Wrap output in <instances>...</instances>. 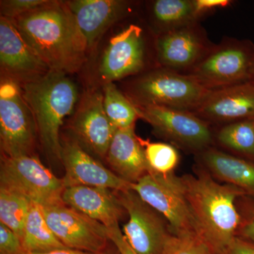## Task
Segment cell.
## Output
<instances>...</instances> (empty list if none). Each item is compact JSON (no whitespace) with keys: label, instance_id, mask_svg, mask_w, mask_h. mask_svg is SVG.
Wrapping results in <instances>:
<instances>
[{"label":"cell","instance_id":"6da1fadb","mask_svg":"<svg viewBox=\"0 0 254 254\" xmlns=\"http://www.w3.org/2000/svg\"><path fill=\"white\" fill-rule=\"evenodd\" d=\"M11 20L24 41L52 71L76 72L86 61V41L65 1H50Z\"/></svg>","mask_w":254,"mask_h":254},{"label":"cell","instance_id":"7a4b0ae2","mask_svg":"<svg viewBox=\"0 0 254 254\" xmlns=\"http://www.w3.org/2000/svg\"><path fill=\"white\" fill-rule=\"evenodd\" d=\"M182 179L200 236L215 254H221L237 237V200L247 194L238 187L219 183L204 170Z\"/></svg>","mask_w":254,"mask_h":254},{"label":"cell","instance_id":"3957f363","mask_svg":"<svg viewBox=\"0 0 254 254\" xmlns=\"http://www.w3.org/2000/svg\"><path fill=\"white\" fill-rule=\"evenodd\" d=\"M21 86L36 120L42 146L48 156L61 161L60 130L64 120L74 109L77 87L66 73L52 70Z\"/></svg>","mask_w":254,"mask_h":254},{"label":"cell","instance_id":"277c9868","mask_svg":"<svg viewBox=\"0 0 254 254\" xmlns=\"http://www.w3.org/2000/svg\"><path fill=\"white\" fill-rule=\"evenodd\" d=\"M210 91L190 75L157 66L131 80L126 95L136 106L158 105L193 112Z\"/></svg>","mask_w":254,"mask_h":254},{"label":"cell","instance_id":"5b68a950","mask_svg":"<svg viewBox=\"0 0 254 254\" xmlns=\"http://www.w3.org/2000/svg\"><path fill=\"white\" fill-rule=\"evenodd\" d=\"M131 190L166 219L174 235L200 237L182 177L150 171Z\"/></svg>","mask_w":254,"mask_h":254},{"label":"cell","instance_id":"8992f818","mask_svg":"<svg viewBox=\"0 0 254 254\" xmlns=\"http://www.w3.org/2000/svg\"><path fill=\"white\" fill-rule=\"evenodd\" d=\"M254 60L253 42L225 37L187 75L207 89H219L250 81Z\"/></svg>","mask_w":254,"mask_h":254},{"label":"cell","instance_id":"52a82bcc","mask_svg":"<svg viewBox=\"0 0 254 254\" xmlns=\"http://www.w3.org/2000/svg\"><path fill=\"white\" fill-rule=\"evenodd\" d=\"M38 130L22 88L11 78L0 83V142L3 155L19 157L33 155Z\"/></svg>","mask_w":254,"mask_h":254},{"label":"cell","instance_id":"ba28073f","mask_svg":"<svg viewBox=\"0 0 254 254\" xmlns=\"http://www.w3.org/2000/svg\"><path fill=\"white\" fill-rule=\"evenodd\" d=\"M0 188L12 190L41 206L63 204L65 187L34 155H2L0 167Z\"/></svg>","mask_w":254,"mask_h":254},{"label":"cell","instance_id":"9c48e42d","mask_svg":"<svg viewBox=\"0 0 254 254\" xmlns=\"http://www.w3.org/2000/svg\"><path fill=\"white\" fill-rule=\"evenodd\" d=\"M135 106L139 119L175 146L197 154L212 147L214 136L210 124L193 112L158 105Z\"/></svg>","mask_w":254,"mask_h":254},{"label":"cell","instance_id":"30bf717a","mask_svg":"<svg viewBox=\"0 0 254 254\" xmlns=\"http://www.w3.org/2000/svg\"><path fill=\"white\" fill-rule=\"evenodd\" d=\"M115 192L128 217L122 230L127 243L138 254H163L173 235L166 219L133 190Z\"/></svg>","mask_w":254,"mask_h":254},{"label":"cell","instance_id":"8fae6325","mask_svg":"<svg viewBox=\"0 0 254 254\" xmlns=\"http://www.w3.org/2000/svg\"><path fill=\"white\" fill-rule=\"evenodd\" d=\"M42 208L52 231L67 248L98 254L108 247L109 234L103 224L65 203Z\"/></svg>","mask_w":254,"mask_h":254},{"label":"cell","instance_id":"7c38bea8","mask_svg":"<svg viewBox=\"0 0 254 254\" xmlns=\"http://www.w3.org/2000/svg\"><path fill=\"white\" fill-rule=\"evenodd\" d=\"M214 45L200 23L156 35L155 50L158 66L188 74Z\"/></svg>","mask_w":254,"mask_h":254},{"label":"cell","instance_id":"4fadbf2b","mask_svg":"<svg viewBox=\"0 0 254 254\" xmlns=\"http://www.w3.org/2000/svg\"><path fill=\"white\" fill-rule=\"evenodd\" d=\"M71 128L82 147L105 158L118 128L105 113L103 92L93 89L84 93L71 120Z\"/></svg>","mask_w":254,"mask_h":254},{"label":"cell","instance_id":"5bb4252c","mask_svg":"<svg viewBox=\"0 0 254 254\" xmlns=\"http://www.w3.org/2000/svg\"><path fill=\"white\" fill-rule=\"evenodd\" d=\"M145 42L143 29L131 24L110 41L99 73L105 83L144 72Z\"/></svg>","mask_w":254,"mask_h":254},{"label":"cell","instance_id":"9a60e30c","mask_svg":"<svg viewBox=\"0 0 254 254\" xmlns=\"http://www.w3.org/2000/svg\"><path fill=\"white\" fill-rule=\"evenodd\" d=\"M0 64L1 77L20 86L44 76L51 70L24 41L12 20L0 17Z\"/></svg>","mask_w":254,"mask_h":254},{"label":"cell","instance_id":"2e32d148","mask_svg":"<svg viewBox=\"0 0 254 254\" xmlns=\"http://www.w3.org/2000/svg\"><path fill=\"white\" fill-rule=\"evenodd\" d=\"M62 160L65 169L64 186H86L109 189L115 191L131 190L132 184L95 160L76 140L62 143Z\"/></svg>","mask_w":254,"mask_h":254},{"label":"cell","instance_id":"e0dca14e","mask_svg":"<svg viewBox=\"0 0 254 254\" xmlns=\"http://www.w3.org/2000/svg\"><path fill=\"white\" fill-rule=\"evenodd\" d=\"M193 113L209 124L226 125L254 118V83L210 90Z\"/></svg>","mask_w":254,"mask_h":254},{"label":"cell","instance_id":"ac0fdd59","mask_svg":"<svg viewBox=\"0 0 254 254\" xmlns=\"http://www.w3.org/2000/svg\"><path fill=\"white\" fill-rule=\"evenodd\" d=\"M86 41L87 51H93L108 28L130 14L131 2L123 0L66 1Z\"/></svg>","mask_w":254,"mask_h":254},{"label":"cell","instance_id":"d6986e66","mask_svg":"<svg viewBox=\"0 0 254 254\" xmlns=\"http://www.w3.org/2000/svg\"><path fill=\"white\" fill-rule=\"evenodd\" d=\"M64 203L84 214L107 228L119 225L126 213L115 190L100 187H66L63 194Z\"/></svg>","mask_w":254,"mask_h":254},{"label":"cell","instance_id":"ffe728a7","mask_svg":"<svg viewBox=\"0 0 254 254\" xmlns=\"http://www.w3.org/2000/svg\"><path fill=\"white\" fill-rule=\"evenodd\" d=\"M105 159L112 171L130 184L136 183L151 171L134 127L117 129Z\"/></svg>","mask_w":254,"mask_h":254},{"label":"cell","instance_id":"44dd1931","mask_svg":"<svg viewBox=\"0 0 254 254\" xmlns=\"http://www.w3.org/2000/svg\"><path fill=\"white\" fill-rule=\"evenodd\" d=\"M197 155L214 178L238 187L247 195L254 197V161L229 154L213 147Z\"/></svg>","mask_w":254,"mask_h":254},{"label":"cell","instance_id":"7402d4cb","mask_svg":"<svg viewBox=\"0 0 254 254\" xmlns=\"http://www.w3.org/2000/svg\"><path fill=\"white\" fill-rule=\"evenodd\" d=\"M150 16L156 35L200 23L202 19L195 0H155L151 2Z\"/></svg>","mask_w":254,"mask_h":254},{"label":"cell","instance_id":"603a6c76","mask_svg":"<svg viewBox=\"0 0 254 254\" xmlns=\"http://www.w3.org/2000/svg\"><path fill=\"white\" fill-rule=\"evenodd\" d=\"M21 240L27 253L67 248L52 231L41 205L33 202L30 206Z\"/></svg>","mask_w":254,"mask_h":254},{"label":"cell","instance_id":"cb8c5ba5","mask_svg":"<svg viewBox=\"0 0 254 254\" xmlns=\"http://www.w3.org/2000/svg\"><path fill=\"white\" fill-rule=\"evenodd\" d=\"M215 139L223 148L254 161V118L223 125Z\"/></svg>","mask_w":254,"mask_h":254},{"label":"cell","instance_id":"d4e9b609","mask_svg":"<svg viewBox=\"0 0 254 254\" xmlns=\"http://www.w3.org/2000/svg\"><path fill=\"white\" fill-rule=\"evenodd\" d=\"M105 113L117 128L134 127L139 119L136 106L113 82L105 83L103 88Z\"/></svg>","mask_w":254,"mask_h":254},{"label":"cell","instance_id":"484cf974","mask_svg":"<svg viewBox=\"0 0 254 254\" xmlns=\"http://www.w3.org/2000/svg\"><path fill=\"white\" fill-rule=\"evenodd\" d=\"M31 203V200L22 195L0 188V223L12 230L20 239Z\"/></svg>","mask_w":254,"mask_h":254},{"label":"cell","instance_id":"4316f807","mask_svg":"<svg viewBox=\"0 0 254 254\" xmlns=\"http://www.w3.org/2000/svg\"><path fill=\"white\" fill-rule=\"evenodd\" d=\"M141 143L151 171L163 175L174 173L180 159L176 146L162 142L145 141L142 138Z\"/></svg>","mask_w":254,"mask_h":254},{"label":"cell","instance_id":"83f0119b","mask_svg":"<svg viewBox=\"0 0 254 254\" xmlns=\"http://www.w3.org/2000/svg\"><path fill=\"white\" fill-rule=\"evenodd\" d=\"M163 254H215L211 247L198 236L173 235Z\"/></svg>","mask_w":254,"mask_h":254},{"label":"cell","instance_id":"f1b7e54d","mask_svg":"<svg viewBox=\"0 0 254 254\" xmlns=\"http://www.w3.org/2000/svg\"><path fill=\"white\" fill-rule=\"evenodd\" d=\"M237 206L240 218L237 237L254 242V197H240Z\"/></svg>","mask_w":254,"mask_h":254},{"label":"cell","instance_id":"f546056e","mask_svg":"<svg viewBox=\"0 0 254 254\" xmlns=\"http://www.w3.org/2000/svg\"><path fill=\"white\" fill-rule=\"evenodd\" d=\"M49 1V0H4L0 3L1 16L14 19L48 4Z\"/></svg>","mask_w":254,"mask_h":254},{"label":"cell","instance_id":"4dcf8cb0","mask_svg":"<svg viewBox=\"0 0 254 254\" xmlns=\"http://www.w3.org/2000/svg\"><path fill=\"white\" fill-rule=\"evenodd\" d=\"M0 254H27L21 239L1 223H0Z\"/></svg>","mask_w":254,"mask_h":254},{"label":"cell","instance_id":"1f68e13d","mask_svg":"<svg viewBox=\"0 0 254 254\" xmlns=\"http://www.w3.org/2000/svg\"><path fill=\"white\" fill-rule=\"evenodd\" d=\"M108 230L110 242L117 247L120 254H138L127 243L119 225L110 227Z\"/></svg>","mask_w":254,"mask_h":254},{"label":"cell","instance_id":"d6a6232c","mask_svg":"<svg viewBox=\"0 0 254 254\" xmlns=\"http://www.w3.org/2000/svg\"><path fill=\"white\" fill-rule=\"evenodd\" d=\"M220 254H254V242L235 237Z\"/></svg>","mask_w":254,"mask_h":254},{"label":"cell","instance_id":"836d02e7","mask_svg":"<svg viewBox=\"0 0 254 254\" xmlns=\"http://www.w3.org/2000/svg\"><path fill=\"white\" fill-rule=\"evenodd\" d=\"M233 2L230 0H195L197 9L202 18L215 10L230 6Z\"/></svg>","mask_w":254,"mask_h":254},{"label":"cell","instance_id":"e575fe53","mask_svg":"<svg viewBox=\"0 0 254 254\" xmlns=\"http://www.w3.org/2000/svg\"><path fill=\"white\" fill-rule=\"evenodd\" d=\"M27 254H96L91 252H83V251L73 250V249L64 248L58 250L48 251L45 252H35V253H27Z\"/></svg>","mask_w":254,"mask_h":254},{"label":"cell","instance_id":"d590c367","mask_svg":"<svg viewBox=\"0 0 254 254\" xmlns=\"http://www.w3.org/2000/svg\"><path fill=\"white\" fill-rule=\"evenodd\" d=\"M96 254H120V253L117 247L114 245V248L110 249L107 247L105 250L102 251L100 253Z\"/></svg>","mask_w":254,"mask_h":254},{"label":"cell","instance_id":"8d00e7d4","mask_svg":"<svg viewBox=\"0 0 254 254\" xmlns=\"http://www.w3.org/2000/svg\"><path fill=\"white\" fill-rule=\"evenodd\" d=\"M250 81L254 82V60L253 65H252V71H251V76Z\"/></svg>","mask_w":254,"mask_h":254}]
</instances>
